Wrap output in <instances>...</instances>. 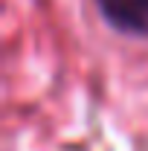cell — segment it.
Wrapping results in <instances>:
<instances>
[{
	"label": "cell",
	"instance_id": "6da1fadb",
	"mask_svg": "<svg viewBox=\"0 0 148 151\" xmlns=\"http://www.w3.org/2000/svg\"><path fill=\"white\" fill-rule=\"evenodd\" d=\"M102 15L128 35L148 38V0H96Z\"/></svg>",
	"mask_w": 148,
	"mask_h": 151
}]
</instances>
